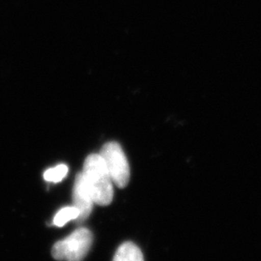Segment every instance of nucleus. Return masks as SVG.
I'll use <instances>...</instances> for the list:
<instances>
[{"label":"nucleus","instance_id":"f257e3e1","mask_svg":"<svg viewBox=\"0 0 261 261\" xmlns=\"http://www.w3.org/2000/svg\"><path fill=\"white\" fill-rule=\"evenodd\" d=\"M83 174L98 205H109L113 198V182L100 154H91L84 161Z\"/></svg>","mask_w":261,"mask_h":261},{"label":"nucleus","instance_id":"f03ea898","mask_svg":"<svg viewBox=\"0 0 261 261\" xmlns=\"http://www.w3.org/2000/svg\"><path fill=\"white\" fill-rule=\"evenodd\" d=\"M93 243V234L85 227L75 229L67 238L56 242L51 254L59 261H83Z\"/></svg>","mask_w":261,"mask_h":261},{"label":"nucleus","instance_id":"7ed1b4c3","mask_svg":"<svg viewBox=\"0 0 261 261\" xmlns=\"http://www.w3.org/2000/svg\"><path fill=\"white\" fill-rule=\"evenodd\" d=\"M100 156L112 177L113 184L118 188H125L130 181V166L120 144L108 142L103 145Z\"/></svg>","mask_w":261,"mask_h":261},{"label":"nucleus","instance_id":"20e7f679","mask_svg":"<svg viewBox=\"0 0 261 261\" xmlns=\"http://www.w3.org/2000/svg\"><path fill=\"white\" fill-rule=\"evenodd\" d=\"M73 202L75 208L79 210V217L75 220L77 223H83L85 219L91 214L92 208L95 204L93 196L88 184L84 178L83 172L76 174L73 191Z\"/></svg>","mask_w":261,"mask_h":261},{"label":"nucleus","instance_id":"39448f33","mask_svg":"<svg viewBox=\"0 0 261 261\" xmlns=\"http://www.w3.org/2000/svg\"><path fill=\"white\" fill-rule=\"evenodd\" d=\"M112 261H144V257L137 245L126 242L117 249Z\"/></svg>","mask_w":261,"mask_h":261},{"label":"nucleus","instance_id":"423d86ee","mask_svg":"<svg viewBox=\"0 0 261 261\" xmlns=\"http://www.w3.org/2000/svg\"><path fill=\"white\" fill-rule=\"evenodd\" d=\"M79 215H80L79 210L75 208V206L64 207L56 213V217L54 219V224L58 227H61L70 221H75Z\"/></svg>","mask_w":261,"mask_h":261},{"label":"nucleus","instance_id":"0eeeda50","mask_svg":"<svg viewBox=\"0 0 261 261\" xmlns=\"http://www.w3.org/2000/svg\"><path fill=\"white\" fill-rule=\"evenodd\" d=\"M68 174V167L66 165H58L55 168H49L45 171L44 178L47 182L58 183L62 181Z\"/></svg>","mask_w":261,"mask_h":261}]
</instances>
